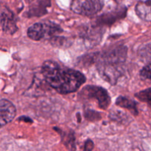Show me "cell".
<instances>
[{
  "label": "cell",
  "mask_w": 151,
  "mask_h": 151,
  "mask_svg": "<svg viewBox=\"0 0 151 151\" xmlns=\"http://www.w3.org/2000/svg\"><path fill=\"white\" fill-rule=\"evenodd\" d=\"M41 72L47 83L60 94L76 91L86 81L85 76L81 72L61 68L52 60H47L43 63Z\"/></svg>",
  "instance_id": "1"
},
{
  "label": "cell",
  "mask_w": 151,
  "mask_h": 151,
  "mask_svg": "<svg viewBox=\"0 0 151 151\" xmlns=\"http://www.w3.org/2000/svg\"><path fill=\"white\" fill-rule=\"evenodd\" d=\"M126 50L123 47L118 48L106 54L103 60L99 63L98 70L101 76L111 83H114L120 75L119 64L124 63Z\"/></svg>",
  "instance_id": "2"
},
{
  "label": "cell",
  "mask_w": 151,
  "mask_h": 151,
  "mask_svg": "<svg viewBox=\"0 0 151 151\" xmlns=\"http://www.w3.org/2000/svg\"><path fill=\"white\" fill-rule=\"evenodd\" d=\"M61 29L55 24L36 23L29 27L27 30V35L34 41H40L47 36H50L60 32Z\"/></svg>",
  "instance_id": "3"
},
{
  "label": "cell",
  "mask_w": 151,
  "mask_h": 151,
  "mask_svg": "<svg viewBox=\"0 0 151 151\" xmlns=\"http://www.w3.org/2000/svg\"><path fill=\"white\" fill-rule=\"evenodd\" d=\"M103 7L101 0H72L70 8L74 13L83 16H91Z\"/></svg>",
  "instance_id": "4"
},
{
  "label": "cell",
  "mask_w": 151,
  "mask_h": 151,
  "mask_svg": "<svg viewBox=\"0 0 151 151\" xmlns=\"http://www.w3.org/2000/svg\"><path fill=\"white\" fill-rule=\"evenodd\" d=\"M81 95L84 99L94 98L97 100L99 106L103 109H106L110 104V97L104 88L99 86H88L81 91Z\"/></svg>",
  "instance_id": "5"
},
{
  "label": "cell",
  "mask_w": 151,
  "mask_h": 151,
  "mask_svg": "<svg viewBox=\"0 0 151 151\" xmlns=\"http://www.w3.org/2000/svg\"><path fill=\"white\" fill-rule=\"evenodd\" d=\"M16 110L13 103L5 99L0 101V125L3 127L11 122L16 116Z\"/></svg>",
  "instance_id": "6"
},
{
  "label": "cell",
  "mask_w": 151,
  "mask_h": 151,
  "mask_svg": "<svg viewBox=\"0 0 151 151\" xmlns=\"http://www.w3.org/2000/svg\"><path fill=\"white\" fill-rule=\"evenodd\" d=\"M1 24L3 31L13 33L17 29L14 16L7 8H2L1 13Z\"/></svg>",
  "instance_id": "7"
},
{
  "label": "cell",
  "mask_w": 151,
  "mask_h": 151,
  "mask_svg": "<svg viewBox=\"0 0 151 151\" xmlns=\"http://www.w3.org/2000/svg\"><path fill=\"white\" fill-rule=\"evenodd\" d=\"M135 10L140 19L146 22H151V0H139Z\"/></svg>",
  "instance_id": "8"
},
{
  "label": "cell",
  "mask_w": 151,
  "mask_h": 151,
  "mask_svg": "<svg viewBox=\"0 0 151 151\" xmlns=\"http://www.w3.org/2000/svg\"><path fill=\"white\" fill-rule=\"evenodd\" d=\"M116 104L117 106H120V107L125 108V109L131 111L134 115H137V114H138L137 108V103L134 102V100L127 98V97H119L116 99Z\"/></svg>",
  "instance_id": "9"
},
{
  "label": "cell",
  "mask_w": 151,
  "mask_h": 151,
  "mask_svg": "<svg viewBox=\"0 0 151 151\" xmlns=\"http://www.w3.org/2000/svg\"><path fill=\"white\" fill-rule=\"evenodd\" d=\"M135 96L141 101L151 105V88H147L144 91H139L136 94Z\"/></svg>",
  "instance_id": "10"
},
{
  "label": "cell",
  "mask_w": 151,
  "mask_h": 151,
  "mask_svg": "<svg viewBox=\"0 0 151 151\" xmlns=\"http://www.w3.org/2000/svg\"><path fill=\"white\" fill-rule=\"evenodd\" d=\"M140 75L144 79L151 80V63H149L143 67L140 72Z\"/></svg>",
  "instance_id": "11"
},
{
  "label": "cell",
  "mask_w": 151,
  "mask_h": 151,
  "mask_svg": "<svg viewBox=\"0 0 151 151\" xmlns=\"http://www.w3.org/2000/svg\"><path fill=\"white\" fill-rule=\"evenodd\" d=\"M94 147V144L91 140H87L84 147V151H91Z\"/></svg>",
  "instance_id": "12"
}]
</instances>
